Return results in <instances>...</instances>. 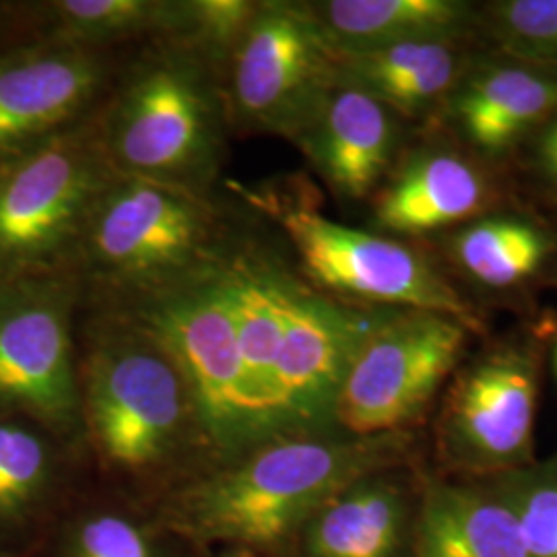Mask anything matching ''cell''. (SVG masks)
<instances>
[{
  "label": "cell",
  "mask_w": 557,
  "mask_h": 557,
  "mask_svg": "<svg viewBox=\"0 0 557 557\" xmlns=\"http://www.w3.org/2000/svg\"><path fill=\"white\" fill-rule=\"evenodd\" d=\"M112 174L98 112L0 163V283L73 273L83 230Z\"/></svg>",
  "instance_id": "cell-7"
},
{
  "label": "cell",
  "mask_w": 557,
  "mask_h": 557,
  "mask_svg": "<svg viewBox=\"0 0 557 557\" xmlns=\"http://www.w3.org/2000/svg\"><path fill=\"white\" fill-rule=\"evenodd\" d=\"M487 483L510 508L529 557H557V455Z\"/></svg>",
  "instance_id": "cell-23"
},
{
  "label": "cell",
  "mask_w": 557,
  "mask_h": 557,
  "mask_svg": "<svg viewBox=\"0 0 557 557\" xmlns=\"http://www.w3.org/2000/svg\"><path fill=\"white\" fill-rule=\"evenodd\" d=\"M292 143L338 199H370L397 153V114L356 87L335 83Z\"/></svg>",
  "instance_id": "cell-13"
},
{
  "label": "cell",
  "mask_w": 557,
  "mask_h": 557,
  "mask_svg": "<svg viewBox=\"0 0 557 557\" xmlns=\"http://www.w3.org/2000/svg\"><path fill=\"white\" fill-rule=\"evenodd\" d=\"M81 304L71 271L0 283V416L27 419L69 442L85 436L73 343Z\"/></svg>",
  "instance_id": "cell-8"
},
{
  "label": "cell",
  "mask_w": 557,
  "mask_h": 557,
  "mask_svg": "<svg viewBox=\"0 0 557 557\" xmlns=\"http://www.w3.org/2000/svg\"><path fill=\"white\" fill-rule=\"evenodd\" d=\"M0 557H2V554H0Z\"/></svg>",
  "instance_id": "cell-29"
},
{
  "label": "cell",
  "mask_w": 557,
  "mask_h": 557,
  "mask_svg": "<svg viewBox=\"0 0 557 557\" xmlns=\"http://www.w3.org/2000/svg\"><path fill=\"white\" fill-rule=\"evenodd\" d=\"M232 188L277 225L301 277L322 294L361 308L438 312L479 331L473 306L411 246L326 218L298 182Z\"/></svg>",
  "instance_id": "cell-5"
},
{
  "label": "cell",
  "mask_w": 557,
  "mask_h": 557,
  "mask_svg": "<svg viewBox=\"0 0 557 557\" xmlns=\"http://www.w3.org/2000/svg\"><path fill=\"white\" fill-rule=\"evenodd\" d=\"M110 165L209 195L230 128L218 75L178 44L153 40L98 110Z\"/></svg>",
  "instance_id": "cell-4"
},
{
  "label": "cell",
  "mask_w": 557,
  "mask_h": 557,
  "mask_svg": "<svg viewBox=\"0 0 557 557\" xmlns=\"http://www.w3.org/2000/svg\"><path fill=\"white\" fill-rule=\"evenodd\" d=\"M108 59L46 38L0 46V163L91 119L108 91Z\"/></svg>",
  "instance_id": "cell-12"
},
{
  "label": "cell",
  "mask_w": 557,
  "mask_h": 557,
  "mask_svg": "<svg viewBox=\"0 0 557 557\" xmlns=\"http://www.w3.org/2000/svg\"><path fill=\"white\" fill-rule=\"evenodd\" d=\"M223 557H257L252 552H246V549H232L227 556Z\"/></svg>",
  "instance_id": "cell-28"
},
{
  "label": "cell",
  "mask_w": 557,
  "mask_h": 557,
  "mask_svg": "<svg viewBox=\"0 0 557 557\" xmlns=\"http://www.w3.org/2000/svg\"><path fill=\"white\" fill-rule=\"evenodd\" d=\"M537 165L541 174L557 188V112L547 120L537 140Z\"/></svg>",
  "instance_id": "cell-27"
},
{
  "label": "cell",
  "mask_w": 557,
  "mask_h": 557,
  "mask_svg": "<svg viewBox=\"0 0 557 557\" xmlns=\"http://www.w3.org/2000/svg\"><path fill=\"white\" fill-rule=\"evenodd\" d=\"M308 9L337 54L458 41L473 20V4L460 0H324L308 2Z\"/></svg>",
  "instance_id": "cell-18"
},
{
  "label": "cell",
  "mask_w": 557,
  "mask_h": 557,
  "mask_svg": "<svg viewBox=\"0 0 557 557\" xmlns=\"http://www.w3.org/2000/svg\"><path fill=\"white\" fill-rule=\"evenodd\" d=\"M473 333L438 312L384 310L341 384L335 430L359 438L409 432L455 374Z\"/></svg>",
  "instance_id": "cell-9"
},
{
  "label": "cell",
  "mask_w": 557,
  "mask_h": 557,
  "mask_svg": "<svg viewBox=\"0 0 557 557\" xmlns=\"http://www.w3.org/2000/svg\"><path fill=\"white\" fill-rule=\"evenodd\" d=\"M36 38L106 50L116 41L170 40L180 23V0H57L32 11Z\"/></svg>",
  "instance_id": "cell-20"
},
{
  "label": "cell",
  "mask_w": 557,
  "mask_h": 557,
  "mask_svg": "<svg viewBox=\"0 0 557 557\" xmlns=\"http://www.w3.org/2000/svg\"><path fill=\"white\" fill-rule=\"evenodd\" d=\"M462 62L453 40L343 52L337 54V83L372 96L395 114L413 116L453 94L462 77Z\"/></svg>",
  "instance_id": "cell-19"
},
{
  "label": "cell",
  "mask_w": 557,
  "mask_h": 557,
  "mask_svg": "<svg viewBox=\"0 0 557 557\" xmlns=\"http://www.w3.org/2000/svg\"><path fill=\"white\" fill-rule=\"evenodd\" d=\"M485 197L473 163L450 151H421L382 182L372 209L382 232L416 236L473 218Z\"/></svg>",
  "instance_id": "cell-17"
},
{
  "label": "cell",
  "mask_w": 557,
  "mask_h": 557,
  "mask_svg": "<svg viewBox=\"0 0 557 557\" xmlns=\"http://www.w3.org/2000/svg\"><path fill=\"white\" fill-rule=\"evenodd\" d=\"M260 0H180L174 41L223 81L239 41L259 13Z\"/></svg>",
  "instance_id": "cell-24"
},
{
  "label": "cell",
  "mask_w": 557,
  "mask_h": 557,
  "mask_svg": "<svg viewBox=\"0 0 557 557\" xmlns=\"http://www.w3.org/2000/svg\"><path fill=\"white\" fill-rule=\"evenodd\" d=\"M232 236L209 195L114 170L73 267L83 304L110 306L193 277L221 259Z\"/></svg>",
  "instance_id": "cell-3"
},
{
  "label": "cell",
  "mask_w": 557,
  "mask_h": 557,
  "mask_svg": "<svg viewBox=\"0 0 557 557\" xmlns=\"http://www.w3.org/2000/svg\"><path fill=\"white\" fill-rule=\"evenodd\" d=\"M83 434L106 471L151 479L205 453L176 361L135 320L110 308L87 319L79 358Z\"/></svg>",
  "instance_id": "cell-2"
},
{
  "label": "cell",
  "mask_w": 557,
  "mask_h": 557,
  "mask_svg": "<svg viewBox=\"0 0 557 557\" xmlns=\"http://www.w3.org/2000/svg\"><path fill=\"white\" fill-rule=\"evenodd\" d=\"M48 432L27 419L0 416V527H20L40 510L57 479Z\"/></svg>",
  "instance_id": "cell-22"
},
{
  "label": "cell",
  "mask_w": 557,
  "mask_h": 557,
  "mask_svg": "<svg viewBox=\"0 0 557 557\" xmlns=\"http://www.w3.org/2000/svg\"><path fill=\"white\" fill-rule=\"evenodd\" d=\"M393 471L358 479L329 499L296 539L301 557H403L416 518Z\"/></svg>",
  "instance_id": "cell-15"
},
{
  "label": "cell",
  "mask_w": 557,
  "mask_h": 557,
  "mask_svg": "<svg viewBox=\"0 0 557 557\" xmlns=\"http://www.w3.org/2000/svg\"><path fill=\"white\" fill-rule=\"evenodd\" d=\"M552 250L537 225L515 218H490L460 230L453 239V257L485 287L504 289L537 273Z\"/></svg>",
  "instance_id": "cell-21"
},
{
  "label": "cell",
  "mask_w": 557,
  "mask_h": 557,
  "mask_svg": "<svg viewBox=\"0 0 557 557\" xmlns=\"http://www.w3.org/2000/svg\"><path fill=\"white\" fill-rule=\"evenodd\" d=\"M409 455V432L359 438L333 430L267 440L172 492L160 524L197 545L277 552L343 487L398 469Z\"/></svg>",
  "instance_id": "cell-1"
},
{
  "label": "cell",
  "mask_w": 557,
  "mask_h": 557,
  "mask_svg": "<svg viewBox=\"0 0 557 557\" xmlns=\"http://www.w3.org/2000/svg\"><path fill=\"white\" fill-rule=\"evenodd\" d=\"M556 112L557 73L517 60L462 75L450 94L458 133L487 156L512 149Z\"/></svg>",
  "instance_id": "cell-14"
},
{
  "label": "cell",
  "mask_w": 557,
  "mask_h": 557,
  "mask_svg": "<svg viewBox=\"0 0 557 557\" xmlns=\"http://www.w3.org/2000/svg\"><path fill=\"white\" fill-rule=\"evenodd\" d=\"M537 388V361L518 347L496 349L457 372L436 421L444 467L492 479L535 462Z\"/></svg>",
  "instance_id": "cell-11"
},
{
  "label": "cell",
  "mask_w": 557,
  "mask_h": 557,
  "mask_svg": "<svg viewBox=\"0 0 557 557\" xmlns=\"http://www.w3.org/2000/svg\"><path fill=\"white\" fill-rule=\"evenodd\" d=\"M94 308L135 320L176 361L215 467L259 446L220 260L153 294Z\"/></svg>",
  "instance_id": "cell-6"
},
{
  "label": "cell",
  "mask_w": 557,
  "mask_h": 557,
  "mask_svg": "<svg viewBox=\"0 0 557 557\" xmlns=\"http://www.w3.org/2000/svg\"><path fill=\"white\" fill-rule=\"evenodd\" d=\"M490 29L510 59L557 73V0L498 2Z\"/></svg>",
  "instance_id": "cell-25"
},
{
  "label": "cell",
  "mask_w": 557,
  "mask_h": 557,
  "mask_svg": "<svg viewBox=\"0 0 557 557\" xmlns=\"http://www.w3.org/2000/svg\"><path fill=\"white\" fill-rule=\"evenodd\" d=\"M64 557H163L153 535L137 520L112 512H89L75 522Z\"/></svg>",
  "instance_id": "cell-26"
},
{
  "label": "cell",
  "mask_w": 557,
  "mask_h": 557,
  "mask_svg": "<svg viewBox=\"0 0 557 557\" xmlns=\"http://www.w3.org/2000/svg\"><path fill=\"white\" fill-rule=\"evenodd\" d=\"M416 557H529L510 508L490 483L430 479L416 524Z\"/></svg>",
  "instance_id": "cell-16"
},
{
  "label": "cell",
  "mask_w": 557,
  "mask_h": 557,
  "mask_svg": "<svg viewBox=\"0 0 557 557\" xmlns=\"http://www.w3.org/2000/svg\"><path fill=\"white\" fill-rule=\"evenodd\" d=\"M337 83V52L308 2L260 0L221 81L227 124L294 140Z\"/></svg>",
  "instance_id": "cell-10"
}]
</instances>
